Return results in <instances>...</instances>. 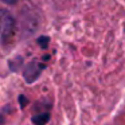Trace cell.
I'll return each mask as SVG.
<instances>
[{"label":"cell","instance_id":"cell-1","mask_svg":"<svg viewBox=\"0 0 125 125\" xmlns=\"http://www.w3.org/2000/svg\"><path fill=\"white\" fill-rule=\"evenodd\" d=\"M15 32V19L7 10H0V42L8 43Z\"/></svg>","mask_w":125,"mask_h":125},{"label":"cell","instance_id":"cell-2","mask_svg":"<svg viewBox=\"0 0 125 125\" xmlns=\"http://www.w3.org/2000/svg\"><path fill=\"white\" fill-rule=\"evenodd\" d=\"M44 65H42V63H39L38 61H32L31 63H28L27 69L24 70V78L27 82H34L36 78H38V75L41 74V71L43 70Z\"/></svg>","mask_w":125,"mask_h":125},{"label":"cell","instance_id":"cell-3","mask_svg":"<svg viewBox=\"0 0 125 125\" xmlns=\"http://www.w3.org/2000/svg\"><path fill=\"white\" fill-rule=\"evenodd\" d=\"M49 117H50V114L47 113V112H44V113H39V114H36V116H34L32 121L35 125H44L49 121Z\"/></svg>","mask_w":125,"mask_h":125},{"label":"cell","instance_id":"cell-4","mask_svg":"<svg viewBox=\"0 0 125 125\" xmlns=\"http://www.w3.org/2000/svg\"><path fill=\"white\" fill-rule=\"evenodd\" d=\"M38 43H41L42 47H43V49H46L47 43H49V38H47V36H44V38H39L38 39Z\"/></svg>","mask_w":125,"mask_h":125},{"label":"cell","instance_id":"cell-5","mask_svg":"<svg viewBox=\"0 0 125 125\" xmlns=\"http://www.w3.org/2000/svg\"><path fill=\"white\" fill-rule=\"evenodd\" d=\"M20 101H22V108H23V106L26 105V102H27V100H26L24 95H20Z\"/></svg>","mask_w":125,"mask_h":125},{"label":"cell","instance_id":"cell-6","mask_svg":"<svg viewBox=\"0 0 125 125\" xmlns=\"http://www.w3.org/2000/svg\"><path fill=\"white\" fill-rule=\"evenodd\" d=\"M4 3H7V4H15L18 1V0H3Z\"/></svg>","mask_w":125,"mask_h":125}]
</instances>
